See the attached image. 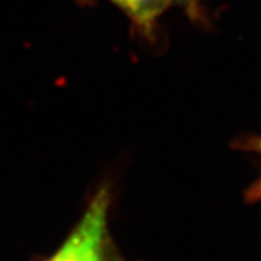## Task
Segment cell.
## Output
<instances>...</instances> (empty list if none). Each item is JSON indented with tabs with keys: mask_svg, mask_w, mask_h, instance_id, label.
<instances>
[{
	"mask_svg": "<svg viewBox=\"0 0 261 261\" xmlns=\"http://www.w3.org/2000/svg\"><path fill=\"white\" fill-rule=\"evenodd\" d=\"M129 18L144 37L154 38L160 18L173 3L171 0H109Z\"/></svg>",
	"mask_w": 261,
	"mask_h": 261,
	"instance_id": "2",
	"label": "cell"
},
{
	"mask_svg": "<svg viewBox=\"0 0 261 261\" xmlns=\"http://www.w3.org/2000/svg\"><path fill=\"white\" fill-rule=\"evenodd\" d=\"M109 192L99 190L74 231L48 261H123L111 250L108 235Z\"/></svg>",
	"mask_w": 261,
	"mask_h": 261,
	"instance_id": "1",
	"label": "cell"
},
{
	"mask_svg": "<svg viewBox=\"0 0 261 261\" xmlns=\"http://www.w3.org/2000/svg\"><path fill=\"white\" fill-rule=\"evenodd\" d=\"M178 5L187 13V16L193 20H205V12L202 8V0H171Z\"/></svg>",
	"mask_w": 261,
	"mask_h": 261,
	"instance_id": "4",
	"label": "cell"
},
{
	"mask_svg": "<svg viewBox=\"0 0 261 261\" xmlns=\"http://www.w3.org/2000/svg\"><path fill=\"white\" fill-rule=\"evenodd\" d=\"M241 147L255 152L258 155V159H260V174H258V177L254 180L251 186L247 189L245 196H247V200L251 202V203H261V137L248 138L245 142L241 144Z\"/></svg>",
	"mask_w": 261,
	"mask_h": 261,
	"instance_id": "3",
	"label": "cell"
}]
</instances>
